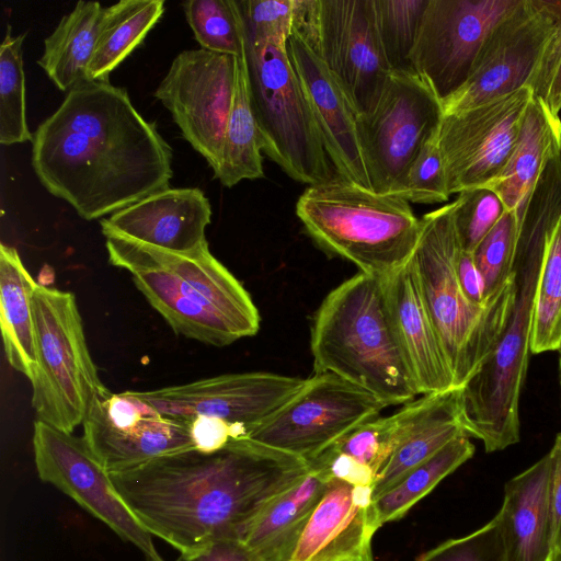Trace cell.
<instances>
[{"instance_id": "4dcf8cb0", "label": "cell", "mask_w": 561, "mask_h": 561, "mask_svg": "<svg viewBox=\"0 0 561 561\" xmlns=\"http://www.w3.org/2000/svg\"><path fill=\"white\" fill-rule=\"evenodd\" d=\"M163 12V0H121L103 7L88 80L108 81L110 73L142 42Z\"/></svg>"}, {"instance_id": "83f0119b", "label": "cell", "mask_w": 561, "mask_h": 561, "mask_svg": "<svg viewBox=\"0 0 561 561\" xmlns=\"http://www.w3.org/2000/svg\"><path fill=\"white\" fill-rule=\"evenodd\" d=\"M329 481L309 468L305 477L267 505L242 540L253 561L289 560Z\"/></svg>"}, {"instance_id": "277c9868", "label": "cell", "mask_w": 561, "mask_h": 561, "mask_svg": "<svg viewBox=\"0 0 561 561\" xmlns=\"http://www.w3.org/2000/svg\"><path fill=\"white\" fill-rule=\"evenodd\" d=\"M455 201L421 217L412 255L422 296L454 375L462 388L496 346L516 297L515 272L483 306L463 295L456 274L461 249L455 226Z\"/></svg>"}, {"instance_id": "f5cc1de1", "label": "cell", "mask_w": 561, "mask_h": 561, "mask_svg": "<svg viewBox=\"0 0 561 561\" xmlns=\"http://www.w3.org/2000/svg\"><path fill=\"white\" fill-rule=\"evenodd\" d=\"M553 561H561V552L554 556Z\"/></svg>"}, {"instance_id": "7dc6e473", "label": "cell", "mask_w": 561, "mask_h": 561, "mask_svg": "<svg viewBox=\"0 0 561 561\" xmlns=\"http://www.w3.org/2000/svg\"><path fill=\"white\" fill-rule=\"evenodd\" d=\"M175 561H253L242 540L221 539L192 553H180Z\"/></svg>"}, {"instance_id": "d4e9b609", "label": "cell", "mask_w": 561, "mask_h": 561, "mask_svg": "<svg viewBox=\"0 0 561 561\" xmlns=\"http://www.w3.org/2000/svg\"><path fill=\"white\" fill-rule=\"evenodd\" d=\"M549 453L506 482L503 504L495 515L506 561H553Z\"/></svg>"}, {"instance_id": "5bb4252c", "label": "cell", "mask_w": 561, "mask_h": 561, "mask_svg": "<svg viewBox=\"0 0 561 561\" xmlns=\"http://www.w3.org/2000/svg\"><path fill=\"white\" fill-rule=\"evenodd\" d=\"M237 58L205 49L180 53L154 91L183 137L215 172L232 107Z\"/></svg>"}, {"instance_id": "d6986e66", "label": "cell", "mask_w": 561, "mask_h": 561, "mask_svg": "<svg viewBox=\"0 0 561 561\" xmlns=\"http://www.w3.org/2000/svg\"><path fill=\"white\" fill-rule=\"evenodd\" d=\"M106 249L110 263L128 272L159 267L173 273L220 311L241 337L255 335L260 330V313L250 294L211 254L208 242L194 251L178 253L129 238L108 236Z\"/></svg>"}, {"instance_id": "44dd1931", "label": "cell", "mask_w": 561, "mask_h": 561, "mask_svg": "<svg viewBox=\"0 0 561 561\" xmlns=\"http://www.w3.org/2000/svg\"><path fill=\"white\" fill-rule=\"evenodd\" d=\"M379 527L371 486L330 480L288 561H353Z\"/></svg>"}, {"instance_id": "8d00e7d4", "label": "cell", "mask_w": 561, "mask_h": 561, "mask_svg": "<svg viewBox=\"0 0 561 561\" xmlns=\"http://www.w3.org/2000/svg\"><path fill=\"white\" fill-rule=\"evenodd\" d=\"M428 0H373L378 37L392 71L412 69L410 54Z\"/></svg>"}, {"instance_id": "1f68e13d", "label": "cell", "mask_w": 561, "mask_h": 561, "mask_svg": "<svg viewBox=\"0 0 561 561\" xmlns=\"http://www.w3.org/2000/svg\"><path fill=\"white\" fill-rule=\"evenodd\" d=\"M236 84L221 159L214 178L232 187L242 180L264 178L262 150L249 92L248 65L244 54L236 57Z\"/></svg>"}, {"instance_id": "3957f363", "label": "cell", "mask_w": 561, "mask_h": 561, "mask_svg": "<svg viewBox=\"0 0 561 561\" xmlns=\"http://www.w3.org/2000/svg\"><path fill=\"white\" fill-rule=\"evenodd\" d=\"M313 374H333L388 405L420 396L388 308L382 278L358 272L314 313Z\"/></svg>"}, {"instance_id": "5b68a950", "label": "cell", "mask_w": 561, "mask_h": 561, "mask_svg": "<svg viewBox=\"0 0 561 561\" xmlns=\"http://www.w3.org/2000/svg\"><path fill=\"white\" fill-rule=\"evenodd\" d=\"M296 215L322 251L378 278L392 275L411 260L421 233V218L407 199L339 175L308 186L297 199Z\"/></svg>"}, {"instance_id": "f6af8a7d", "label": "cell", "mask_w": 561, "mask_h": 561, "mask_svg": "<svg viewBox=\"0 0 561 561\" xmlns=\"http://www.w3.org/2000/svg\"><path fill=\"white\" fill-rule=\"evenodd\" d=\"M309 468L322 473L329 480H340L354 485H374L376 474L366 465L353 457L325 449L308 462Z\"/></svg>"}, {"instance_id": "8fae6325", "label": "cell", "mask_w": 561, "mask_h": 561, "mask_svg": "<svg viewBox=\"0 0 561 561\" xmlns=\"http://www.w3.org/2000/svg\"><path fill=\"white\" fill-rule=\"evenodd\" d=\"M386 407L376 396L336 375L313 374L245 438L309 462Z\"/></svg>"}, {"instance_id": "7bdbcfd3", "label": "cell", "mask_w": 561, "mask_h": 561, "mask_svg": "<svg viewBox=\"0 0 561 561\" xmlns=\"http://www.w3.org/2000/svg\"><path fill=\"white\" fill-rule=\"evenodd\" d=\"M414 561H506L497 517L469 535L442 542Z\"/></svg>"}, {"instance_id": "9c48e42d", "label": "cell", "mask_w": 561, "mask_h": 561, "mask_svg": "<svg viewBox=\"0 0 561 561\" xmlns=\"http://www.w3.org/2000/svg\"><path fill=\"white\" fill-rule=\"evenodd\" d=\"M291 34L322 60L357 116L374 107L392 70L373 0H294Z\"/></svg>"}, {"instance_id": "60d3db41", "label": "cell", "mask_w": 561, "mask_h": 561, "mask_svg": "<svg viewBox=\"0 0 561 561\" xmlns=\"http://www.w3.org/2000/svg\"><path fill=\"white\" fill-rule=\"evenodd\" d=\"M237 4L247 44L287 45L293 33L294 0H242Z\"/></svg>"}, {"instance_id": "7a4b0ae2", "label": "cell", "mask_w": 561, "mask_h": 561, "mask_svg": "<svg viewBox=\"0 0 561 561\" xmlns=\"http://www.w3.org/2000/svg\"><path fill=\"white\" fill-rule=\"evenodd\" d=\"M172 149L108 81H83L39 124L32 167L43 186L85 220L169 188Z\"/></svg>"}, {"instance_id": "2e32d148", "label": "cell", "mask_w": 561, "mask_h": 561, "mask_svg": "<svg viewBox=\"0 0 561 561\" xmlns=\"http://www.w3.org/2000/svg\"><path fill=\"white\" fill-rule=\"evenodd\" d=\"M533 98L530 88L479 106L444 115L439 127L449 194L488 186L510 159Z\"/></svg>"}, {"instance_id": "f35d334b", "label": "cell", "mask_w": 561, "mask_h": 561, "mask_svg": "<svg viewBox=\"0 0 561 561\" xmlns=\"http://www.w3.org/2000/svg\"><path fill=\"white\" fill-rule=\"evenodd\" d=\"M440 127V126H439ZM396 195L409 203L436 204L448 201L445 167L439 148V128L423 144L408 168Z\"/></svg>"}, {"instance_id": "ffe728a7", "label": "cell", "mask_w": 561, "mask_h": 561, "mask_svg": "<svg viewBox=\"0 0 561 561\" xmlns=\"http://www.w3.org/2000/svg\"><path fill=\"white\" fill-rule=\"evenodd\" d=\"M287 49L336 175L371 190L357 134V114L344 91L298 36L291 34Z\"/></svg>"}, {"instance_id": "52a82bcc", "label": "cell", "mask_w": 561, "mask_h": 561, "mask_svg": "<svg viewBox=\"0 0 561 561\" xmlns=\"http://www.w3.org/2000/svg\"><path fill=\"white\" fill-rule=\"evenodd\" d=\"M32 313L36 344L32 407L38 421L72 434L106 387L89 352L72 293L36 283Z\"/></svg>"}, {"instance_id": "74e56055", "label": "cell", "mask_w": 561, "mask_h": 561, "mask_svg": "<svg viewBox=\"0 0 561 561\" xmlns=\"http://www.w3.org/2000/svg\"><path fill=\"white\" fill-rule=\"evenodd\" d=\"M519 219L506 210L473 251L488 299L513 275L518 242Z\"/></svg>"}, {"instance_id": "ba28073f", "label": "cell", "mask_w": 561, "mask_h": 561, "mask_svg": "<svg viewBox=\"0 0 561 561\" xmlns=\"http://www.w3.org/2000/svg\"><path fill=\"white\" fill-rule=\"evenodd\" d=\"M244 49L262 152L289 178L309 186L333 179L336 172L287 45L251 46L244 42Z\"/></svg>"}, {"instance_id": "7402d4cb", "label": "cell", "mask_w": 561, "mask_h": 561, "mask_svg": "<svg viewBox=\"0 0 561 561\" xmlns=\"http://www.w3.org/2000/svg\"><path fill=\"white\" fill-rule=\"evenodd\" d=\"M211 207L197 187L167 188L100 221L104 237L121 236L171 252L186 253L207 242Z\"/></svg>"}, {"instance_id": "484cf974", "label": "cell", "mask_w": 561, "mask_h": 561, "mask_svg": "<svg viewBox=\"0 0 561 561\" xmlns=\"http://www.w3.org/2000/svg\"><path fill=\"white\" fill-rule=\"evenodd\" d=\"M129 273L135 286L175 333L218 347L242 339L220 311L173 273L159 267Z\"/></svg>"}, {"instance_id": "ac0fdd59", "label": "cell", "mask_w": 561, "mask_h": 561, "mask_svg": "<svg viewBox=\"0 0 561 561\" xmlns=\"http://www.w3.org/2000/svg\"><path fill=\"white\" fill-rule=\"evenodd\" d=\"M82 425L87 444L110 474L195 448L190 420L162 415L128 391L99 392Z\"/></svg>"}, {"instance_id": "30bf717a", "label": "cell", "mask_w": 561, "mask_h": 561, "mask_svg": "<svg viewBox=\"0 0 561 561\" xmlns=\"http://www.w3.org/2000/svg\"><path fill=\"white\" fill-rule=\"evenodd\" d=\"M442 101L413 69L392 71L357 134L371 190L396 194L411 162L440 126Z\"/></svg>"}, {"instance_id": "f907efd6", "label": "cell", "mask_w": 561, "mask_h": 561, "mask_svg": "<svg viewBox=\"0 0 561 561\" xmlns=\"http://www.w3.org/2000/svg\"><path fill=\"white\" fill-rule=\"evenodd\" d=\"M353 561H374L371 548L365 551L363 554L354 559Z\"/></svg>"}, {"instance_id": "d590c367", "label": "cell", "mask_w": 561, "mask_h": 561, "mask_svg": "<svg viewBox=\"0 0 561 561\" xmlns=\"http://www.w3.org/2000/svg\"><path fill=\"white\" fill-rule=\"evenodd\" d=\"M186 21L202 49L241 57L244 32L234 0H188L183 3Z\"/></svg>"}, {"instance_id": "4316f807", "label": "cell", "mask_w": 561, "mask_h": 561, "mask_svg": "<svg viewBox=\"0 0 561 561\" xmlns=\"http://www.w3.org/2000/svg\"><path fill=\"white\" fill-rule=\"evenodd\" d=\"M561 154V119L531 98L524 114L514 150L496 179L488 186L506 210L519 216L547 163Z\"/></svg>"}, {"instance_id": "836d02e7", "label": "cell", "mask_w": 561, "mask_h": 561, "mask_svg": "<svg viewBox=\"0 0 561 561\" xmlns=\"http://www.w3.org/2000/svg\"><path fill=\"white\" fill-rule=\"evenodd\" d=\"M561 343V216L548 233L537 283L530 352L557 351Z\"/></svg>"}, {"instance_id": "f546056e", "label": "cell", "mask_w": 561, "mask_h": 561, "mask_svg": "<svg viewBox=\"0 0 561 561\" xmlns=\"http://www.w3.org/2000/svg\"><path fill=\"white\" fill-rule=\"evenodd\" d=\"M102 12L103 7L96 1H79L45 38L37 62L60 91H70L88 80Z\"/></svg>"}, {"instance_id": "e575fe53", "label": "cell", "mask_w": 561, "mask_h": 561, "mask_svg": "<svg viewBox=\"0 0 561 561\" xmlns=\"http://www.w3.org/2000/svg\"><path fill=\"white\" fill-rule=\"evenodd\" d=\"M24 38V33L13 36L8 25L0 46V142L5 146L33 140L26 121Z\"/></svg>"}, {"instance_id": "c3c4849f", "label": "cell", "mask_w": 561, "mask_h": 561, "mask_svg": "<svg viewBox=\"0 0 561 561\" xmlns=\"http://www.w3.org/2000/svg\"><path fill=\"white\" fill-rule=\"evenodd\" d=\"M456 274L459 286L465 297L476 306H483L488 302L484 296V284L482 276L474 263L473 255L462 249L459 250L456 259Z\"/></svg>"}, {"instance_id": "7c38bea8", "label": "cell", "mask_w": 561, "mask_h": 561, "mask_svg": "<svg viewBox=\"0 0 561 561\" xmlns=\"http://www.w3.org/2000/svg\"><path fill=\"white\" fill-rule=\"evenodd\" d=\"M560 18L561 1L518 0L488 35L466 83L442 102L444 115L528 87Z\"/></svg>"}, {"instance_id": "e0dca14e", "label": "cell", "mask_w": 561, "mask_h": 561, "mask_svg": "<svg viewBox=\"0 0 561 561\" xmlns=\"http://www.w3.org/2000/svg\"><path fill=\"white\" fill-rule=\"evenodd\" d=\"M306 379L266 371L225 374L148 391H128L162 415L206 416L239 426L247 434L280 410Z\"/></svg>"}, {"instance_id": "9a60e30c", "label": "cell", "mask_w": 561, "mask_h": 561, "mask_svg": "<svg viewBox=\"0 0 561 561\" xmlns=\"http://www.w3.org/2000/svg\"><path fill=\"white\" fill-rule=\"evenodd\" d=\"M517 2L428 0L409 61L442 102L466 83L488 35Z\"/></svg>"}, {"instance_id": "bcb514c9", "label": "cell", "mask_w": 561, "mask_h": 561, "mask_svg": "<svg viewBox=\"0 0 561 561\" xmlns=\"http://www.w3.org/2000/svg\"><path fill=\"white\" fill-rule=\"evenodd\" d=\"M194 447L213 453L226 447L233 438L245 437V431L216 417L199 416L190 420Z\"/></svg>"}, {"instance_id": "681fc988", "label": "cell", "mask_w": 561, "mask_h": 561, "mask_svg": "<svg viewBox=\"0 0 561 561\" xmlns=\"http://www.w3.org/2000/svg\"><path fill=\"white\" fill-rule=\"evenodd\" d=\"M551 514L553 529L554 556L561 552V433L556 438L551 450Z\"/></svg>"}, {"instance_id": "f1b7e54d", "label": "cell", "mask_w": 561, "mask_h": 561, "mask_svg": "<svg viewBox=\"0 0 561 561\" xmlns=\"http://www.w3.org/2000/svg\"><path fill=\"white\" fill-rule=\"evenodd\" d=\"M36 282L18 250L0 244V325L8 363L30 380L36 365L32 295Z\"/></svg>"}, {"instance_id": "b9f144b4", "label": "cell", "mask_w": 561, "mask_h": 561, "mask_svg": "<svg viewBox=\"0 0 561 561\" xmlns=\"http://www.w3.org/2000/svg\"><path fill=\"white\" fill-rule=\"evenodd\" d=\"M394 445L392 415L375 417L330 446L369 467L376 474L390 457Z\"/></svg>"}, {"instance_id": "db71d44e", "label": "cell", "mask_w": 561, "mask_h": 561, "mask_svg": "<svg viewBox=\"0 0 561 561\" xmlns=\"http://www.w3.org/2000/svg\"><path fill=\"white\" fill-rule=\"evenodd\" d=\"M146 561H150V560L146 559Z\"/></svg>"}, {"instance_id": "8992f818", "label": "cell", "mask_w": 561, "mask_h": 561, "mask_svg": "<svg viewBox=\"0 0 561 561\" xmlns=\"http://www.w3.org/2000/svg\"><path fill=\"white\" fill-rule=\"evenodd\" d=\"M546 239L518 234L516 297L507 324L479 371L461 388L462 426L469 437L482 440L486 453L519 442V400L528 368L534 300Z\"/></svg>"}, {"instance_id": "ab89813d", "label": "cell", "mask_w": 561, "mask_h": 561, "mask_svg": "<svg viewBox=\"0 0 561 561\" xmlns=\"http://www.w3.org/2000/svg\"><path fill=\"white\" fill-rule=\"evenodd\" d=\"M455 204V226L461 249L473 253L505 207L497 194L484 186L460 192Z\"/></svg>"}, {"instance_id": "d6a6232c", "label": "cell", "mask_w": 561, "mask_h": 561, "mask_svg": "<svg viewBox=\"0 0 561 561\" xmlns=\"http://www.w3.org/2000/svg\"><path fill=\"white\" fill-rule=\"evenodd\" d=\"M473 454L474 446L469 436L462 435L409 471L397 484L374 500L380 527L403 517L414 504L470 459Z\"/></svg>"}, {"instance_id": "4fadbf2b", "label": "cell", "mask_w": 561, "mask_h": 561, "mask_svg": "<svg viewBox=\"0 0 561 561\" xmlns=\"http://www.w3.org/2000/svg\"><path fill=\"white\" fill-rule=\"evenodd\" d=\"M35 467L39 479L70 496L82 508L136 546L150 561H165L152 535L117 493L110 473L84 437H77L36 420L33 431Z\"/></svg>"}, {"instance_id": "6da1fadb", "label": "cell", "mask_w": 561, "mask_h": 561, "mask_svg": "<svg viewBox=\"0 0 561 561\" xmlns=\"http://www.w3.org/2000/svg\"><path fill=\"white\" fill-rule=\"evenodd\" d=\"M308 471L306 460L242 437L213 453L188 449L110 476L140 524L185 554L243 540L267 505Z\"/></svg>"}, {"instance_id": "603a6c76", "label": "cell", "mask_w": 561, "mask_h": 561, "mask_svg": "<svg viewBox=\"0 0 561 561\" xmlns=\"http://www.w3.org/2000/svg\"><path fill=\"white\" fill-rule=\"evenodd\" d=\"M391 415L394 422V445L375 479L374 500L448 443L467 435L461 421V388L424 394L404 403L403 408Z\"/></svg>"}, {"instance_id": "ee69618b", "label": "cell", "mask_w": 561, "mask_h": 561, "mask_svg": "<svg viewBox=\"0 0 561 561\" xmlns=\"http://www.w3.org/2000/svg\"><path fill=\"white\" fill-rule=\"evenodd\" d=\"M533 96L553 114L561 112V18L547 42L540 60L529 80Z\"/></svg>"}, {"instance_id": "cb8c5ba5", "label": "cell", "mask_w": 561, "mask_h": 561, "mask_svg": "<svg viewBox=\"0 0 561 561\" xmlns=\"http://www.w3.org/2000/svg\"><path fill=\"white\" fill-rule=\"evenodd\" d=\"M382 282L396 332L419 393L424 396L456 388L422 296L412 257Z\"/></svg>"}, {"instance_id": "816d5d0a", "label": "cell", "mask_w": 561, "mask_h": 561, "mask_svg": "<svg viewBox=\"0 0 561 561\" xmlns=\"http://www.w3.org/2000/svg\"><path fill=\"white\" fill-rule=\"evenodd\" d=\"M557 351L559 352V376H560V387H561V343Z\"/></svg>"}]
</instances>
